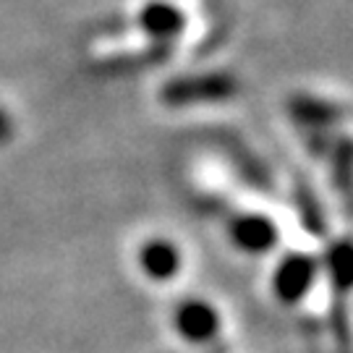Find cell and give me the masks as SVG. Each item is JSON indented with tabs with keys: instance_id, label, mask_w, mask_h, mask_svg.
<instances>
[{
	"instance_id": "obj_1",
	"label": "cell",
	"mask_w": 353,
	"mask_h": 353,
	"mask_svg": "<svg viewBox=\"0 0 353 353\" xmlns=\"http://www.w3.org/2000/svg\"><path fill=\"white\" fill-rule=\"evenodd\" d=\"M178 330L191 341H207L217 330L214 312L207 303H186L178 312Z\"/></svg>"
}]
</instances>
